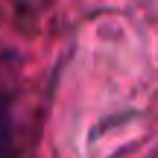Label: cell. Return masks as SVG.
Returning <instances> with one entry per match:
<instances>
[{"instance_id":"obj_1","label":"cell","mask_w":158,"mask_h":158,"mask_svg":"<svg viewBox=\"0 0 158 158\" xmlns=\"http://www.w3.org/2000/svg\"><path fill=\"white\" fill-rule=\"evenodd\" d=\"M0 158H12V114L3 97H0Z\"/></svg>"}]
</instances>
